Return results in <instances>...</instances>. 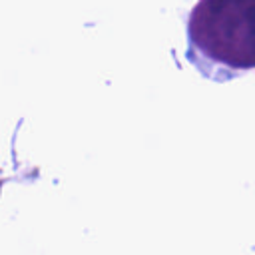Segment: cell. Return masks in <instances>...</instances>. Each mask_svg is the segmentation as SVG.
Here are the masks:
<instances>
[{
    "instance_id": "6da1fadb",
    "label": "cell",
    "mask_w": 255,
    "mask_h": 255,
    "mask_svg": "<svg viewBox=\"0 0 255 255\" xmlns=\"http://www.w3.org/2000/svg\"><path fill=\"white\" fill-rule=\"evenodd\" d=\"M187 60L217 82L255 70V0H199L187 18Z\"/></svg>"
}]
</instances>
